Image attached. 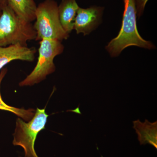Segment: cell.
<instances>
[{
	"label": "cell",
	"instance_id": "2",
	"mask_svg": "<svg viewBox=\"0 0 157 157\" xmlns=\"http://www.w3.org/2000/svg\"><path fill=\"white\" fill-rule=\"evenodd\" d=\"M0 16V46L19 44L27 46V42L36 40V32L32 22L15 14L9 6L2 9Z\"/></svg>",
	"mask_w": 157,
	"mask_h": 157
},
{
	"label": "cell",
	"instance_id": "7",
	"mask_svg": "<svg viewBox=\"0 0 157 157\" xmlns=\"http://www.w3.org/2000/svg\"><path fill=\"white\" fill-rule=\"evenodd\" d=\"M36 52V50L34 47L29 48L19 44L0 46V70L12 61H33Z\"/></svg>",
	"mask_w": 157,
	"mask_h": 157
},
{
	"label": "cell",
	"instance_id": "6",
	"mask_svg": "<svg viewBox=\"0 0 157 157\" xmlns=\"http://www.w3.org/2000/svg\"><path fill=\"white\" fill-rule=\"evenodd\" d=\"M104 8L93 6L86 9L79 7L74 23L73 29L76 33L88 35L100 24L102 20Z\"/></svg>",
	"mask_w": 157,
	"mask_h": 157
},
{
	"label": "cell",
	"instance_id": "13",
	"mask_svg": "<svg viewBox=\"0 0 157 157\" xmlns=\"http://www.w3.org/2000/svg\"><path fill=\"white\" fill-rule=\"evenodd\" d=\"M8 6L7 0H0V9L2 10L6 6Z\"/></svg>",
	"mask_w": 157,
	"mask_h": 157
},
{
	"label": "cell",
	"instance_id": "1",
	"mask_svg": "<svg viewBox=\"0 0 157 157\" xmlns=\"http://www.w3.org/2000/svg\"><path fill=\"white\" fill-rule=\"evenodd\" d=\"M124 11L120 31L117 36L110 41L106 47L111 56L116 57L124 49L131 46L147 49L155 47L150 41L140 36L137 29V11L134 0H123Z\"/></svg>",
	"mask_w": 157,
	"mask_h": 157
},
{
	"label": "cell",
	"instance_id": "9",
	"mask_svg": "<svg viewBox=\"0 0 157 157\" xmlns=\"http://www.w3.org/2000/svg\"><path fill=\"white\" fill-rule=\"evenodd\" d=\"M134 127L138 136L140 144H151L157 148V122L153 123L145 120L141 122L139 120L133 121Z\"/></svg>",
	"mask_w": 157,
	"mask_h": 157
},
{
	"label": "cell",
	"instance_id": "10",
	"mask_svg": "<svg viewBox=\"0 0 157 157\" xmlns=\"http://www.w3.org/2000/svg\"><path fill=\"white\" fill-rule=\"evenodd\" d=\"M8 5L18 17L32 22L36 19L37 6L34 0H7Z\"/></svg>",
	"mask_w": 157,
	"mask_h": 157
},
{
	"label": "cell",
	"instance_id": "11",
	"mask_svg": "<svg viewBox=\"0 0 157 157\" xmlns=\"http://www.w3.org/2000/svg\"><path fill=\"white\" fill-rule=\"evenodd\" d=\"M7 68H3L0 73V109L6 110L13 113L15 115L21 118L24 120L29 121L33 117L35 113V109H26L23 108H18L11 107L6 104L2 99L1 93V85L3 78L7 73Z\"/></svg>",
	"mask_w": 157,
	"mask_h": 157
},
{
	"label": "cell",
	"instance_id": "8",
	"mask_svg": "<svg viewBox=\"0 0 157 157\" xmlns=\"http://www.w3.org/2000/svg\"><path fill=\"white\" fill-rule=\"evenodd\" d=\"M79 8L76 0H62L58 6L60 22L68 34L73 30L74 21Z\"/></svg>",
	"mask_w": 157,
	"mask_h": 157
},
{
	"label": "cell",
	"instance_id": "14",
	"mask_svg": "<svg viewBox=\"0 0 157 157\" xmlns=\"http://www.w3.org/2000/svg\"><path fill=\"white\" fill-rule=\"evenodd\" d=\"M2 10L0 9V16H1V14H2Z\"/></svg>",
	"mask_w": 157,
	"mask_h": 157
},
{
	"label": "cell",
	"instance_id": "3",
	"mask_svg": "<svg viewBox=\"0 0 157 157\" xmlns=\"http://www.w3.org/2000/svg\"><path fill=\"white\" fill-rule=\"evenodd\" d=\"M35 20L33 26L37 33L36 41L47 39L61 42L69 38V34L60 22L58 6L54 0H45L37 6Z\"/></svg>",
	"mask_w": 157,
	"mask_h": 157
},
{
	"label": "cell",
	"instance_id": "12",
	"mask_svg": "<svg viewBox=\"0 0 157 157\" xmlns=\"http://www.w3.org/2000/svg\"><path fill=\"white\" fill-rule=\"evenodd\" d=\"M136 6L137 17H140L143 14L145 6L149 0H134Z\"/></svg>",
	"mask_w": 157,
	"mask_h": 157
},
{
	"label": "cell",
	"instance_id": "5",
	"mask_svg": "<svg viewBox=\"0 0 157 157\" xmlns=\"http://www.w3.org/2000/svg\"><path fill=\"white\" fill-rule=\"evenodd\" d=\"M48 116L45 109L37 108L33 117L28 122L17 119L13 144L24 149L25 157H39L34 148L35 141L38 133L45 128Z\"/></svg>",
	"mask_w": 157,
	"mask_h": 157
},
{
	"label": "cell",
	"instance_id": "4",
	"mask_svg": "<svg viewBox=\"0 0 157 157\" xmlns=\"http://www.w3.org/2000/svg\"><path fill=\"white\" fill-rule=\"evenodd\" d=\"M39 45L37 64L30 74L20 82L19 86H32L38 84L55 71L54 59L63 53V45L61 41L47 39L39 41Z\"/></svg>",
	"mask_w": 157,
	"mask_h": 157
}]
</instances>
